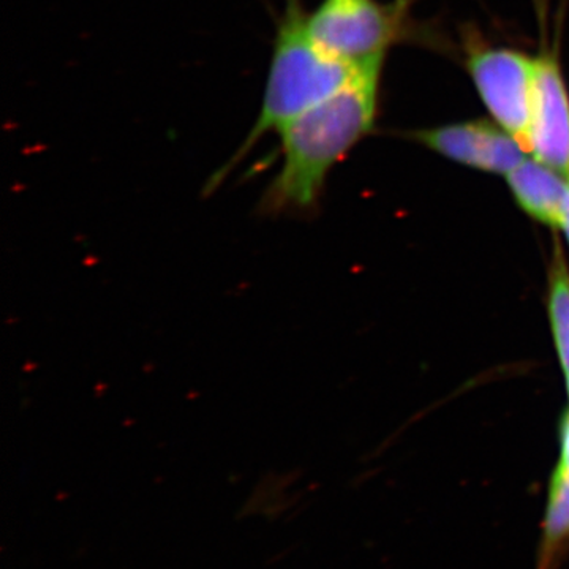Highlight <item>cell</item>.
<instances>
[{
	"instance_id": "9c48e42d",
	"label": "cell",
	"mask_w": 569,
	"mask_h": 569,
	"mask_svg": "<svg viewBox=\"0 0 569 569\" xmlns=\"http://www.w3.org/2000/svg\"><path fill=\"white\" fill-rule=\"evenodd\" d=\"M549 320L557 355L565 372H569V272L563 258L557 254L549 287Z\"/></svg>"
},
{
	"instance_id": "8992f818",
	"label": "cell",
	"mask_w": 569,
	"mask_h": 569,
	"mask_svg": "<svg viewBox=\"0 0 569 569\" xmlns=\"http://www.w3.org/2000/svg\"><path fill=\"white\" fill-rule=\"evenodd\" d=\"M533 100L527 151L569 179V89L557 51L535 56Z\"/></svg>"
},
{
	"instance_id": "8fae6325",
	"label": "cell",
	"mask_w": 569,
	"mask_h": 569,
	"mask_svg": "<svg viewBox=\"0 0 569 569\" xmlns=\"http://www.w3.org/2000/svg\"><path fill=\"white\" fill-rule=\"evenodd\" d=\"M560 230L563 231L565 236H567L569 242V197L567 201V206H565L563 217H561Z\"/></svg>"
},
{
	"instance_id": "3957f363",
	"label": "cell",
	"mask_w": 569,
	"mask_h": 569,
	"mask_svg": "<svg viewBox=\"0 0 569 569\" xmlns=\"http://www.w3.org/2000/svg\"><path fill=\"white\" fill-rule=\"evenodd\" d=\"M410 0H320L309 11L313 39L329 56L351 69L385 61L406 29Z\"/></svg>"
},
{
	"instance_id": "52a82bcc",
	"label": "cell",
	"mask_w": 569,
	"mask_h": 569,
	"mask_svg": "<svg viewBox=\"0 0 569 569\" xmlns=\"http://www.w3.org/2000/svg\"><path fill=\"white\" fill-rule=\"evenodd\" d=\"M507 178L522 211L538 222L560 227L569 197V179L533 157H527Z\"/></svg>"
},
{
	"instance_id": "277c9868",
	"label": "cell",
	"mask_w": 569,
	"mask_h": 569,
	"mask_svg": "<svg viewBox=\"0 0 569 569\" xmlns=\"http://www.w3.org/2000/svg\"><path fill=\"white\" fill-rule=\"evenodd\" d=\"M467 69L490 119L527 149L535 86V56L507 47L473 43Z\"/></svg>"
},
{
	"instance_id": "7a4b0ae2",
	"label": "cell",
	"mask_w": 569,
	"mask_h": 569,
	"mask_svg": "<svg viewBox=\"0 0 569 569\" xmlns=\"http://www.w3.org/2000/svg\"><path fill=\"white\" fill-rule=\"evenodd\" d=\"M355 70L329 56L313 39L305 0H284L257 119L233 157L212 176L206 190L217 189L266 134L279 133L296 116L335 93L350 80Z\"/></svg>"
},
{
	"instance_id": "6da1fadb",
	"label": "cell",
	"mask_w": 569,
	"mask_h": 569,
	"mask_svg": "<svg viewBox=\"0 0 569 569\" xmlns=\"http://www.w3.org/2000/svg\"><path fill=\"white\" fill-rule=\"evenodd\" d=\"M383 66L358 67L346 84L279 130L280 168L258 203L260 213L316 211L326 179L376 127Z\"/></svg>"
},
{
	"instance_id": "ba28073f",
	"label": "cell",
	"mask_w": 569,
	"mask_h": 569,
	"mask_svg": "<svg viewBox=\"0 0 569 569\" xmlns=\"http://www.w3.org/2000/svg\"><path fill=\"white\" fill-rule=\"evenodd\" d=\"M569 556V471L557 467L550 479L535 569H560Z\"/></svg>"
},
{
	"instance_id": "30bf717a",
	"label": "cell",
	"mask_w": 569,
	"mask_h": 569,
	"mask_svg": "<svg viewBox=\"0 0 569 569\" xmlns=\"http://www.w3.org/2000/svg\"><path fill=\"white\" fill-rule=\"evenodd\" d=\"M560 467L567 468L569 471V411L561 422L560 430Z\"/></svg>"
},
{
	"instance_id": "7c38bea8",
	"label": "cell",
	"mask_w": 569,
	"mask_h": 569,
	"mask_svg": "<svg viewBox=\"0 0 569 569\" xmlns=\"http://www.w3.org/2000/svg\"><path fill=\"white\" fill-rule=\"evenodd\" d=\"M567 388H568V397H569V372L567 373Z\"/></svg>"
},
{
	"instance_id": "5b68a950",
	"label": "cell",
	"mask_w": 569,
	"mask_h": 569,
	"mask_svg": "<svg viewBox=\"0 0 569 569\" xmlns=\"http://www.w3.org/2000/svg\"><path fill=\"white\" fill-rule=\"evenodd\" d=\"M430 151L463 167L508 176L530 156L526 146L492 119L445 123L413 133Z\"/></svg>"
}]
</instances>
